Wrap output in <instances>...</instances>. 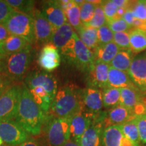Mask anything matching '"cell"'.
Masks as SVG:
<instances>
[{
	"mask_svg": "<svg viewBox=\"0 0 146 146\" xmlns=\"http://www.w3.org/2000/svg\"><path fill=\"white\" fill-rule=\"evenodd\" d=\"M140 141L146 143V114L139 115L135 118Z\"/></svg>",
	"mask_w": 146,
	"mask_h": 146,
	"instance_id": "obj_41",
	"label": "cell"
},
{
	"mask_svg": "<svg viewBox=\"0 0 146 146\" xmlns=\"http://www.w3.org/2000/svg\"><path fill=\"white\" fill-rule=\"evenodd\" d=\"M43 127L47 146H63L70 139V118H56L48 114Z\"/></svg>",
	"mask_w": 146,
	"mask_h": 146,
	"instance_id": "obj_4",
	"label": "cell"
},
{
	"mask_svg": "<svg viewBox=\"0 0 146 146\" xmlns=\"http://www.w3.org/2000/svg\"><path fill=\"white\" fill-rule=\"evenodd\" d=\"M3 56H1V52H0V60H1V59H3Z\"/></svg>",
	"mask_w": 146,
	"mask_h": 146,
	"instance_id": "obj_48",
	"label": "cell"
},
{
	"mask_svg": "<svg viewBox=\"0 0 146 146\" xmlns=\"http://www.w3.org/2000/svg\"><path fill=\"white\" fill-rule=\"evenodd\" d=\"M82 89L67 85L58 89L49 114L56 118H71L83 109Z\"/></svg>",
	"mask_w": 146,
	"mask_h": 146,
	"instance_id": "obj_2",
	"label": "cell"
},
{
	"mask_svg": "<svg viewBox=\"0 0 146 146\" xmlns=\"http://www.w3.org/2000/svg\"><path fill=\"white\" fill-rule=\"evenodd\" d=\"M29 45L30 43L24 38L10 35L5 41L0 43V52L5 58L24 50Z\"/></svg>",
	"mask_w": 146,
	"mask_h": 146,
	"instance_id": "obj_20",
	"label": "cell"
},
{
	"mask_svg": "<svg viewBox=\"0 0 146 146\" xmlns=\"http://www.w3.org/2000/svg\"><path fill=\"white\" fill-rule=\"evenodd\" d=\"M61 62L59 50L52 43H48L42 47L38 58V64L43 70L52 72L58 68Z\"/></svg>",
	"mask_w": 146,
	"mask_h": 146,
	"instance_id": "obj_15",
	"label": "cell"
},
{
	"mask_svg": "<svg viewBox=\"0 0 146 146\" xmlns=\"http://www.w3.org/2000/svg\"><path fill=\"white\" fill-rule=\"evenodd\" d=\"M120 50L114 41L100 45L94 52L95 61L110 64Z\"/></svg>",
	"mask_w": 146,
	"mask_h": 146,
	"instance_id": "obj_25",
	"label": "cell"
},
{
	"mask_svg": "<svg viewBox=\"0 0 146 146\" xmlns=\"http://www.w3.org/2000/svg\"><path fill=\"white\" fill-rule=\"evenodd\" d=\"M128 10L132 12L133 15L137 20L146 23V1H139L133 3Z\"/></svg>",
	"mask_w": 146,
	"mask_h": 146,
	"instance_id": "obj_35",
	"label": "cell"
},
{
	"mask_svg": "<svg viewBox=\"0 0 146 146\" xmlns=\"http://www.w3.org/2000/svg\"><path fill=\"white\" fill-rule=\"evenodd\" d=\"M145 32H146V30H145Z\"/></svg>",
	"mask_w": 146,
	"mask_h": 146,
	"instance_id": "obj_50",
	"label": "cell"
},
{
	"mask_svg": "<svg viewBox=\"0 0 146 146\" xmlns=\"http://www.w3.org/2000/svg\"><path fill=\"white\" fill-rule=\"evenodd\" d=\"M68 23L74 31H77L82 25L80 14V6L74 2V4L70 8L64 11Z\"/></svg>",
	"mask_w": 146,
	"mask_h": 146,
	"instance_id": "obj_32",
	"label": "cell"
},
{
	"mask_svg": "<svg viewBox=\"0 0 146 146\" xmlns=\"http://www.w3.org/2000/svg\"><path fill=\"white\" fill-rule=\"evenodd\" d=\"M41 11L54 29L68 23L64 11L59 6L57 1H43Z\"/></svg>",
	"mask_w": 146,
	"mask_h": 146,
	"instance_id": "obj_17",
	"label": "cell"
},
{
	"mask_svg": "<svg viewBox=\"0 0 146 146\" xmlns=\"http://www.w3.org/2000/svg\"><path fill=\"white\" fill-rule=\"evenodd\" d=\"M76 33L82 43L93 53L100 46L98 29L82 25Z\"/></svg>",
	"mask_w": 146,
	"mask_h": 146,
	"instance_id": "obj_24",
	"label": "cell"
},
{
	"mask_svg": "<svg viewBox=\"0 0 146 146\" xmlns=\"http://www.w3.org/2000/svg\"><path fill=\"white\" fill-rule=\"evenodd\" d=\"M3 141H2V139H1V137H0V146H1V145H2V144H3Z\"/></svg>",
	"mask_w": 146,
	"mask_h": 146,
	"instance_id": "obj_47",
	"label": "cell"
},
{
	"mask_svg": "<svg viewBox=\"0 0 146 146\" xmlns=\"http://www.w3.org/2000/svg\"><path fill=\"white\" fill-rule=\"evenodd\" d=\"M102 6L104 12L106 23L112 21L115 18H118L117 12L119 8L114 3V1H102Z\"/></svg>",
	"mask_w": 146,
	"mask_h": 146,
	"instance_id": "obj_36",
	"label": "cell"
},
{
	"mask_svg": "<svg viewBox=\"0 0 146 146\" xmlns=\"http://www.w3.org/2000/svg\"><path fill=\"white\" fill-rule=\"evenodd\" d=\"M106 118L99 116L93 120L87 130L80 139V146H102V133L106 128Z\"/></svg>",
	"mask_w": 146,
	"mask_h": 146,
	"instance_id": "obj_12",
	"label": "cell"
},
{
	"mask_svg": "<svg viewBox=\"0 0 146 146\" xmlns=\"http://www.w3.org/2000/svg\"><path fill=\"white\" fill-rule=\"evenodd\" d=\"M6 2L16 11L31 16L35 10V1L31 0H7Z\"/></svg>",
	"mask_w": 146,
	"mask_h": 146,
	"instance_id": "obj_31",
	"label": "cell"
},
{
	"mask_svg": "<svg viewBox=\"0 0 146 146\" xmlns=\"http://www.w3.org/2000/svg\"><path fill=\"white\" fill-rule=\"evenodd\" d=\"M107 25L114 33L120 32H127L128 31L132 28L130 25H128L124 21L123 18H115L112 21L108 22Z\"/></svg>",
	"mask_w": 146,
	"mask_h": 146,
	"instance_id": "obj_39",
	"label": "cell"
},
{
	"mask_svg": "<svg viewBox=\"0 0 146 146\" xmlns=\"http://www.w3.org/2000/svg\"><path fill=\"white\" fill-rule=\"evenodd\" d=\"M135 118L118 125L123 135L136 143H140V138Z\"/></svg>",
	"mask_w": 146,
	"mask_h": 146,
	"instance_id": "obj_30",
	"label": "cell"
},
{
	"mask_svg": "<svg viewBox=\"0 0 146 146\" xmlns=\"http://www.w3.org/2000/svg\"><path fill=\"white\" fill-rule=\"evenodd\" d=\"M96 6L97 5L89 2L88 1H83L80 6V14L82 25H86L91 21L94 17Z\"/></svg>",
	"mask_w": 146,
	"mask_h": 146,
	"instance_id": "obj_33",
	"label": "cell"
},
{
	"mask_svg": "<svg viewBox=\"0 0 146 146\" xmlns=\"http://www.w3.org/2000/svg\"><path fill=\"white\" fill-rule=\"evenodd\" d=\"M10 35V33L8 32L4 24H0V43L5 41Z\"/></svg>",
	"mask_w": 146,
	"mask_h": 146,
	"instance_id": "obj_45",
	"label": "cell"
},
{
	"mask_svg": "<svg viewBox=\"0 0 146 146\" xmlns=\"http://www.w3.org/2000/svg\"><path fill=\"white\" fill-rule=\"evenodd\" d=\"M106 19L104 12L103 8H102V3H100L99 5H97L94 17L91 19V21L84 26L98 29L100 27H103L104 25H106Z\"/></svg>",
	"mask_w": 146,
	"mask_h": 146,
	"instance_id": "obj_34",
	"label": "cell"
},
{
	"mask_svg": "<svg viewBox=\"0 0 146 146\" xmlns=\"http://www.w3.org/2000/svg\"><path fill=\"white\" fill-rule=\"evenodd\" d=\"M113 41L120 50H130L129 32L115 33H114Z\"/></svg>",
	"mask_w": 146,
	"mask_h": 146,
	"instance_id": "obj_37",
	"label": "cell"
},
{
	"mask_svg": "<svg viewBox=\"0 0 146 146\" xmlns=\"http://www.w3.org/2000/svg\"><path fill=\"white\" fill-rule=\"evenodd\" d=\"M28 89L36 105L41 110L45 116H47L54 99L44 89L41 87L28 88Z\"/></svg>",
	"mask_w": 146,
	"mask_h": 146,
	"instance_id": "obj_23",
	"label": "cell"
},
{
	"mask_svg": "<svg viewBox=\"0 0 146 146\" xmlns=\"http://www.w3.org/2000/svg\"><path fill=\"white\" fill-rule=\"evenodd\" d=\"M122 18H123L124 21H125L128 25H130L131 27H133V25H134V23L136 21V18L133 16L132 12L129 10H126V12H125V14H124V15Z\"/></svg>",
	"mask_w": 146,
	"mask_h": 146,
	"instance_id": "obj_43",
	"label": "cell"
},
{
	"mask_svg": "<svg viewBox=\"0 0 146 146\" xmlns=\"http://www.w3.org/2000/svg\"><path fill=\"white\" fill-rule=\"evenodd\" d=\"M103 106L112 109L120 104V89L108 87L102 90Z\"/></svg>",
	"mask_w": 146,
	"mask_h": 146,
	"instance_id": "obj_29",
	"label": "cell"
},
{
	"mask_svg": "<svg viewBox=\"0 0 146 146\" xmlns=\"http://www.w3.org/2000/svg\"><path fill=\"white\" fill-rule=\"evenodd\" d=\"M13 83H12L10 80H9L6 76L0 73V96Z\"/></svg>",
	"mask_w": 146,
	"mask_h": 146,
	"instance_id": "obj_42",
	"label": "cell"
},
{
	"mask_svg": "<svg viewBox=\"0 0 146 146\" xmlns=\"http://www.w3.org/2000/svg\"><path fill=\"white\" fill-rule=\"evenodd\" d=\"M98 35L100 46L111 43L114 39V33L110 30L107 24L98 29Z\"/></svg>",
	"mask_w": 146,
	"mask_h": 146,
	"instance_id": "obj_38",
	"label": "cell"
},
{
	"mask_svg": "<svg viewBox=\"0 0 146 146\" xmlns=\"http://www.w3.org/2000/svg\"><path fill=\"white\" fill-rule=\"evenodd\" d=\"M133 58L130 50H120L110 66L116 70L128 72L132 64Z\"/></svg>",
	"mask_w": 146,
	"mask_h": 146,
	"instance_id": "obj_28",
	"label": "cell"
},
{
	"mask_svg": "<svg viewBox=\"0 0 146 146\" xmlns=\"http://www.w3.org/2000/svg\"><path fill=\"white\" fill-rule=\"evenodd\" d=\"M128 74L137 88L146 91V56L133 58Z\"/></svg>",
	"mask_w": 146,
	"mask_h": 146,
	"instance_id": "obj_18",
	"label": "cell"
},
{
	"mask_svg": "<svg viewBox=\"0 0 146 146\" xmlns=\"http://www.w3.org/2000/svg\"><path fill=\"white\" fill-rule=\"evenodd\" d=\"M120 89V105L134 113L136 116L145 114L146 106L137 89L126 87Z\"/></svg>",
	"mask_w": 146,
	"mask_h": 146,
	"instance_id": "obj_13",
	"label": "cell"
},
{
	"mask_svg": "<svg viewBox=\"0 0 146 146\" xmlns=\"http://www.w3.org/2000/svg\"><path fill=\"white\" fill-rule=\"evenodd\" d=\"M23 83L27 88L41 87L50 95L53 99L58 92V83L55 76L44 70L29 71Z\"/></svg>",
	"mask_w": 146,
	"mask_h": 146,
	"instance_id": "obj_7",
	"label": "cell"
},
{
	"mask_svg": "<svg viewBox=\"0 0 146 146\" xmlns=\"http://www.w3.org/2000/svg\"><path fill=\"white\" fill-rule=\"evenodd\" d=\"M16 10L4 0H0V24H4Z\"/></svg>",
	"mask_w": 146,
	"mask_h": 146,
	"instance_id": "obj_40",
	"label": "cell"
},
{
	"mask_svg": "<svg viewBox=\"0 0 146 146\" xmlns=\"http://www.w3.org/2000/svg\"><path fill=\"white\" fill-rule=\"evenodd\" d=\"M18 146H45V145L39 139L30 137Z\"/></svg>",
	"mask_w": 146,
	"mask_h": 146,
	"instance_id": "obj_44",
	"label": "cell"
},
{
	"mask_svg": "<svg viewBox=\"0 0 146 146\" xmlns=\"http://www.w3.org/2000/svg\"><path fill=\"white\" fill-rule=\"evenodd\" d=\"M74 37V50L70 64L78 70L88 73L94 64V54L82 43L76 31Z\"/></svg>",
	"mask_w": 146,
	"mask_h": 146,
	"instance_id": "obj_9",
	"label": "cell"
},
{
	"mask_svg": "<svg viewBox=\"0 0 146 146\" xmlns=\"http://www.w3.org/2000/svg\"><path fill=\"white\" fill-rule=\"evenodd\" d=\"M110 66L95 61L92 68L88 72L87 86L103 90L108 87V73Z\"/></svg>",
	"mask_w": 146,
	"mask_h": 146,
	"instance_id": "obj_16",
	"label": "cell"
},
{
	"mask_svg": "<svg viewBox=\"0 0 146 146\" xmlns=\"http://www.w3.org/2000/svg\"><path fill=\"white\" fill-rule=\"evenodd\" d=\"M23 83H13L0 96V120H14L21 100Z\"/></svg>",
	"mask_w": 146,
	"mask_h": 146,
	"instance_id": "obj_6",
	"label": "cell"
},
{
	"mask_svg": "<svg viewBox=\"0 0 146 146\" xmlns=\"http://www.w3.org/2000/svg\"><path fill=\"white\" fill-rule=\"evenodd\" d=\"M32 46L29 45L24 50L0 60V72L12 83H23L29 72L34 57Z\"/></svg>",
	"mask_w": 146,
	"mask_h": 146,
	"instance_id": "obj_3",
	"label": "cell"
},
{
	"mask_svg": "<svg viewBox=\"0 0 146 146\" xmlns=\"http://www.w3.org/2000/svg\"><path fill=\"white\" fill-rule=\"evenodd\" d=\"M75 31L68 23L64 24L59 28L56 29L53 33L51 43L58 50L63 48L72 39Z\"/></svg>",
	"mask_w": 146,
	"mask_h": 146,
	"instance_id": "obj_22",
	"label": "cell"
},
{
	"mask_svg": "<svg viewBox=\"0 0 146 146\" xmlns=\"http://www.w3.org/2000/svg\"><path fill=\"white\" fill-rule=\"evenodd\" d=\"M46 118L23 83L21 100L14 120L29 135L37 136L41 134Z\"/></svg>",
	"mask_w": 146,
	"mask_h": 146,
	"instance_id": "obj_1",
	"label": "cell"
},
{
	"mask_svg": "<svg viewBox=\"0 0 146 146\" xmlns=\"http://www.w3.org/2000/svg\"><path fill=\"white\" fill-rule=\"evenodd\" d=\"M0 73H1V72H0Z\"/></svg>",
	"mask_w": 146,
	"mask_h": 146,
	"instance_id": "obj_51",
	"label": "cell"
},
{
	"mask_svg": "<svg viewBox=\"0 0 146 146\" xmlns=\"http://www.w3.org/2000/svg\"><path fill=\"white\" fill-rule=\"evenodd\" d=\"M4 25L10 35L23 37L32 45L36 43L34 21L32 16L16 10Z\"/></svg>",
	"mask_w": 146,
	"mask_h": 146,
	"instance_id": "obj_5",
	"label": "cell"
},
{
	"mask_svg": "<svg viewBox=\"0 0 146 146\" xmlns=\"http://www.w3.org/2000/svg\"><path fill=\"white\" fill-rule=\"evenodd\" d=\"M1 146H11V145H7V144H2Z\"/></svg>",
	"mask_w": 146,
	"mask_h": 146,
	"instance_id": "obj_49",
	"label": "cell"
},
{
	"mask_svg": "<svg viewBox=\"0 0 146 146\" xmlns=\"http://www.w3.org/2000/svg\"><path fill=\"white\" fill-rule=\"evenodd\" d=\"M94 116L82 109L70 118V139L78 144L84 133L90 127Z\"/></svg>",
	"mask_w": 146,
	"mask_h": 146,
	"instance_id": "obj_14",
	"label": "cell"
},
{
	"mask_svg": "<svg viewBox=\"0 0 146 146\" xmlns=\"http://www.w3.org/2000/svg\"><path fill=\"white\" fill-rule=\"evenodd\" d=\"M137 116L132 111L122 105L110 110L105 119L106 127L111 125H119L135 119Z\"/></svg>",
	"mask_w": 146,
	"mask_h": 146,
	"instance_id": "obj_19",
	"label": "cell"
},
{
	"mask_svg": "<svg viewBox=\"0 0 146 146\" xmlns=\"http://www.w3.org/2000/svg\"><path fill=\"white\" fill-rule=\"evenodd\" d=\"M130 51L133 54H139L146 50V32L140 29L134 28L129 31Z\"/></svg>",
	"mask_w": 146,
	"mask_h": 146,
	"instance_id": "obj_27",
	"label": "cell"
},
{
	"mask_svg": "<svg viewBox=\"0 0 146 146\" xmlns=\"http://www.w3.org/2000/svg\"><path fill=\"white\" fill-rule=\"evenodd\" d=\"M0 137L7 145L18 146L31 137L15 120H0Z\"/></svg>",
	"mask_w": 146,
	"mask_h": 146,
	"instance_id": "obj_8",
	"label": "cell"
},
{
	"mask_svg": "<svg viewBox=\"0 0 146 146\" xmlns=\"http://www.w3.org/2000/svg\"><path fill=\"white\" fill-rule=\"evenodd\" d=\"M108 87L117 89L126 87L137 89L131 81L128 72L116 70L111 66L108 73Z\"/></svg>",
	"mask_w": 146,
	"mask_h": 146,
	"instance_id": "obj_21",
	"label": "cell"
},
{
	"mask_svg": "<svg viewBox=\"0 0 146 146\" xmlns=\"http://www.w3.org/2000/svg\"><path fill=\"white\" fill-rule=\"evenodd\" d=\"M82 98L84 110L94 116L98 117L103 108L102 90L92 87L82 89Z\"/></svg>",
	"mask_w": 146,
	"mask_h": 146,
	"instance_id": "obj_11",
	"label": "cell"
},
{
	"mask_svg": "<svg viewBox=\"0 0 146 146\" xmlns=\"http://www.w3.org/2000/svg\"><path fill=\"white\" fill-rule=\"evenodd\" d=\"M31 16L34 21L36 43L43 46L51 43L55 30L51 23L39 9L35 8Z\"/></svg>",
	"mask_w": 146,
	"mask_h": 146,
	"instance_id": "obj_10",
	"label": "cell"
},
{
	"mask_svg": "<svg viewBox=\"0 0 146 146\" xmlns=\"http://www.w3.org/2000/svg\"><path fill=\"white\" fill-rule=\"evenodd\" d=\"M63 146H80L77 143H76L75 141H72V139H69L68 141Z\"/></svg>",
	"mask_w": 146,
	"mask_h": 146,
	"instance_id": "obj_46",
	"label": "cell"
},
{
	"mask_svg": "<svg viewBox=\"0 0 146 146\" xmlns=\"http://www.w3.org/2000/svg\"><path fill=\"white\" fill-rule=\"evenodd\" d=\"M123 135L118 125L106 127L102 133V146H122L121 139Z\"/></svg>",
	"mask_w": 146,
	"mask_h": 146,
	"instance_id": "obj_26",
	"label": "cell"
}]
</instances>
